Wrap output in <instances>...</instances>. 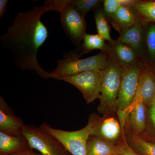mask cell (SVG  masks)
<instances>
[{
    "instance_id": "6da1fadb",
    "label": "cell",
    "mask_w": 155,
    "mask_h": 155,
    "mask_svg": "<svg viewBox=\"0 0 155 155\" xmlns=\"http://www.w3.org/2000/svg\"><path fill=\"white\" fill-rule=\"evenodd\" d=\"M67 2L46 0L41 6L18 12L7 32L0 37L2 45L12 54L14 64L21 71H33L44 79L52 78L51 72L43 69L38 61V52L48 36L41 18L46 12H60Z\"/></svg>"
},
{
    "instance_id": "7a4b0ae2",
    "label": "cell",
    "mask_w": 155,
    "mask_h": 155,
    "mask_svg": "<svg viewBox=\"0 0 155 155\" xmlns=\"http://www.w3.org/2000/svg\"><path fill=\"white\" fill-rule=\"evenodd\" d=\"M79 58L75 51L64 53L63 58L58 59L57 67L51 72L52 78L59 80L81 72L102 70L110 63L107 54L103 52L84 59Z\"/></svg>"
},
{
    "instance_id": "3957f363",
    "label": "cell",
    "mask_w": 155,
    "mask_h": 155,
    "mask_svg": "<svg viewBox=\"0 0 155 155\" xmlns=\"http://www.w3.org/2000/svg\"><path fill=\"white\" fill-rule=\"evenodd\" d=\"M124 69L110 63L101 70V97L97 111L103 116H117V101Z\"/></svg>"
},
{
    "instance_id": "277c9868",
    "label": "cell",
    "mask_w": 155,
    "mask_h": 155,
    "mask_svg": "<svg viewBox=\"0 0 155 155\" xmlns=\"http://www.w3.org/2000/svg\"><path fill=\"white\" fill-rule=\"evenodd\" d=\"M100 116L96 113L89 116L86 126L75 131H67L56 129L47 122H43L40 128L47 131L58 139L72 155H87V143L91 134L92 129Z\"/></svg>"
},
{
    "instance_id": "5b68a950",
    "label": "cell",
    "mask_w": 155,
    "mask_h": 155,
    "mask_svg": "<svg viewBox=\"0 0 155 155\" xmlns=\"http://www.w3.org/2000/svg\"><path fill=\"white\" fill-rule=\"evenodd\" d=\"M145 64V61H142L129 68L124 69L116 105L117 118L123 130Z\"/></svg>"
},
{
    "instance_id": "8992f818",
    "label": "cell",
    "mask_w": 155,
    "mask_h": 155,
    "mask_svg": "<svg viewBox=\"0 0 155 155\" xmlns=\"http://www.w3.org/2000/svg\"><path fill=\"white\" fill-rule=\"evenodd\" d=\"M23 134L31 147L38 150L42 155H71L58 138L39 127L25 125Z\"/></svg>"
},
{
    "instance_id": "52a82bcc",
    "label": "cell",
    "mask_w": 155,
    "mask_h": 155,
    "mask_svg": "<svg viewBox=\"0 0 155 155\" xmlns=\"http://www.w3.org/2000/svg\"><path fill=\"white\" fill-rule=\"evenodd\" d=\"M61 25L70 40L79 47L86 34L87 27L85 18L68 0L60 12Z\"/></svg>"
},
{
    "instance_id": "ba28073f",
    "label": "cell",
    "mask_w": 155,
    "mask_h": 155,
    "mask_svg": "<svg viewBox=\"0 0 155 155\" xmlns=\"http://www.w3.org/2000/svg\"><path fill=\"white\" fill-rule=\"evenodd\" d=\"M101 70H92L76 75L61 78L63 80L77 87L87 104L92 103L101 97Z\"/></svg>"
},
{
    "instance_id": "9c48e42d",
    "label": "cell",
    "mask_w": 155,
    "mask_h": 155,
    "mask_svg": "<svg viewBox=\"0 0 155 155\" xmlns=\"http://www.w3.org/2000/svg\"><path fill=\"white\" fill-rule=\"evenodd\" d=\"M116 116L107 115L100 117L93 127L91 135L110 144L118 145L122 138L123 130Z\"/></svg>"
},
{
    "instance_id": "30bf717a",
    "label": "cell",
    "mask_w": 155,
    "mask_h": 155,
    "mask_svg": "<svg viewBox=\"0 0 155 155\" xmlns=\"http://www.w3.org/2000/svg\"><path fill=\"white\" fill-rule=\"evenodd\" d=\"M105 53L111 63L124 69L143 61L139 58L130 47L118 39L112 43H107V48Z\"/></svg>"
},
{
    "instance_id": "8fae6325",
    "label": "cell",
    "mask_w": 155,
    "mask_h": 155,
    "mask_svg": "<svg viewBox=\"0 0 155 155\" xmlns=\"http://www.w3.org/2000/svg\"><path fill=\"white\" fill-rule=\"evenodd\" d=\"M136 17L134 24L120 34L117 39L130 47L140 59L145 61L146 49L144 24L140 19Z\"/></svg>"
},
{
    "instance_id": "7c38bea8",
    "label": "cell",
    "mask_w": 155,
    "mask_h": 155,
    "mask_svg": "<svg viewBox=\"0 0 155 155\" xmlns=\"http://www.w3.org/2000/svg\"><path fill=\"white\" fill-rule=\"evenodd\" d=\"M25 125L21 118L14 114L12 109L0 97V131L13 136L23 135Z\"/></svg>"
},
{
    "instance_id": "4fadbf2b",
    "label": "cell",
    "mask_w": 155,
    "mask_h": 155,
    "mask_svg": "<svg viewBox=\"0 0 155 155\" xmlns=\"http://www.w3.org/2000/svg\"><path fill=\"white\" fill-rule=\"evenodd\" d=\"M125 123L134 135L141 137L144 134L147 127V107L141 100L133 102Z\"/></svg>"
},
{
    "instance_id": "5bb4252c",
    "label": "cell",
    "mask_w": 155,
    "mask_h": 155,
    "mask_svg": "<svg viewBox=\"0 0 155 155\" xmlns=\"http://www.w3.org/2000/svg\"><path fill=\"white\" fill-rule=\"evenodd\" d=\"M155 93V74L146 63L142 70L134 101L141 100L146 107L150 105Z\"/></svg>"
},
{
    "instance_id": "9a60e30c",
    "label": "cell",
    "mask_w": 155,
    "mask_h": 155,
    "mask_svg": "<svg viewBox=\"0 0 155 155\" xmlns=\"http://www.w3.org/2000/svg\"><path fill=\"white\" fill-rule=\"evenodd\" d=\"M123 133L127 145L136 153L138 155H155V142L149 141L134 135L126 123Z\"/></svg>"
},
{
    "instance_id": "2e32d148",
    "label": "cell",
    "mask_w": 155,
    "mask_h": 155,
    "mask_svg": "<svg viewBox=\"0 0 155 155\" xmlns=\"http://www.w3.org/2000/svg\"><path fill=\"white\" fill-rule=\"evenodd\" d=\"M31 148L24 135L13 136L0 131V155H8Z\"/></svg>"
},
{
    "instance_id": "e0dca14e",
    "label": "cell",
    "mask_w": 155,
    "mask_h": 155,
    "mask_svg": "<svg viewBox=\"0 0 155 155\" xmlns=\"http://www.w3.org/2000/svg\"><path fill=\"white\" fill-rule=\"evenodd\" d=\"M86 149L87 155H106L121 152L119 145L110 144L92 135L90 136L87 140Z\"/></svg>"
},
{
    "instance_id": "ac0fdd59",
    "label": "cell",
    "mask_w": 155,
    "mask_h": 155,
    "mask_svg": "<svg viewBox=\"0 0 155 155\" xmlns=\"http://www.w3.org/2000/svg\"><path fill=\"white\" fill-rule=\"evenodd\" d=\"M110 19L114 28L121 34L134 24L136 17L131 9L122 6Z\"/></svg>"
},
{
    "instance_id": "d6986e66",
    "label": "cell",
    "mask_w": 155,
    "mask_h": 155,
    "mask_svg": "<svg viewBox=\"0 0 155 155\" xmlns=\"http://www.w3.org/2000/svg\"><path fill=\"white\" fill-rule=\"evenodd\" d=\"M105 41V40L98 34L91 35L86 33L81 45L74 51L79 58L94 50H100L101 52H105L107 44L106 43Z\"/></svg>"
},
{
    "instance_id": "ffe728a7",
    "label": "cell",
    "mask_w": 155,
    "mask_h": 155,
    "mask_svg": "<svg viewBox=\"0 0 155 155\" xmlns=\"http://www.w3.org/2000/svg\"><path fill=\"white\" fill-rule=\"evenodd\" d=\"M130 8L143 22H155V1H137Z\"/></svg>"
},
{
    "instance_id": "44dd1931",
    "label": "cell",
    "mask_w": 155,
    "mask_h": 155,
    "mask_svg": "<svg viewBox=\"0 0 155 155\" xmlns=\"http://www.w3.org/2000/svg\"><path fill=\"white\" fill-rule=\"evenodd\" d=\"M94 12L98 34L102 37L109 43H112L114 40L111 38L110 34V27L103 9H101V8H98Z\"/></svg>"
},
{
    "instance_id": "7402d4cb",
    "label": "cell",
    "mask_w": 155,
    "mask_h": 155,
    "mask_svg": "<svg viewBox=\"0 0 155 155\" xmlns=\"http://www.w3.org/2000/svg\"><path fill=\"white\" fill-rule=\"evenodd\" d=\"M147 127L141 137L155 142V93L150 105L147 107Z\"/></svg>"
},
{
    "instance_id": "603a6c76",
    "label": "cell",
    "mask_w": 155,
    "mask_h": 155,
    "mask_svg": "<svg viewBox=\"0 0 155 155\" xmlns=\"http://www.w3.org/2000/svg\"><path fill=\"white\" fill-rule=\"evenodd\" d=\"M144 24L146 54L149 61L155 62V24Z\"/></svg>"
},
{
    "instance_id": "cb8c5ba5",
    "label": "cell",
    "mask_w": 155,
    "mask_h": 155,
    "mask_svg": "<svg viewBox=\"0 0 155 155\" xmlns=\"http://www.w3.org/2000/svg\"><path fill=\"white\" fill-rule=\"evenodd\" d=\"M103 2L101 0H70V3L84 18L89 12L100 8Z\"/></svg>"
},
{
    "instance_id": "d4e9b609",
    "label": "cell",
    "mask_w": 155,
    "mask_h": 155,
    "mask_svg": "<svg viewBox=\"0 0 155 155\" xmlns=\"http://www.w3.org/2000/svg\"><path fill=\"white\" fill-rule=\"evenodd\" d=\"M125 0H104L103 11L107 18L110 19L121 6H124Z\"/></svg>"
},
{
    "instance_id": "484cf974",
    "label": "cell",
    "mask_w": 155,
    "mask_h": 155,
    "mask_svg": "<svg viewBox=\"0 0 155 155\" xmlns=\"http://www.w3.org/2000/svg\"><path fill=\"white\" fill-rule=\"evenodd\" d=\"M118 145L120 147L121 150L120 153L121 155H138L136 153L127 145L124 137V133Z\"/></svg>"
},
{
    "instance_id": "4316f807",
    "label": "cell",
    "mask_w": 155,
    "mask_h": 155,
    "mask_svg": "<svg viewBox=\"0 0 155 155\" xmlns=\"http://www.w3.org/2000/svg\"><path fill=\"white\" fill-rule=\"evenodd\" d=\"M8 155H42L41 153L34 152L32 148L23 150L17 152L13 153Z\"/></svg>"
},
{
    "instance_id": "83f0119b",
    "label": "cell",
    "mask_w": 155,
    "mask_h": 155,
    "mask_svg": "<svg viewBox=\"0 0 155 155\" xmlns=\"http://www.w3.org/2000/svg\"><path fill=\"white\" fill-rule=\"evenodd\" d=\"M8 0H0V18H2L7 11Z\"/></svg>"
},
{
    "instance_id": "f1b7e54d",
    "label": "cell",
    "mask_w": 155,
    "mask_h": 155,
    "mask_svg": "<svg viewBox=\"0 0 155 155\" xmlns=\"http://www.w3.org/2000/svg\"><path fill=\"white\" fill-rule=\"evenodd\" d=\"M106 155H121L120 154L118 153H111L109 154Z\"/></svg>"
}]
</instances>
